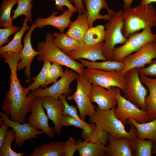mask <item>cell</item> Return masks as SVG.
Segmentation results:
<instances>
[{
    "label": "cell",
    "instance_id": "7402d4cb",
    "mask_svg": "<svg viewBox=\"0 0 156 156\" xmlns=\"http://www.w3.org/2000/svg\"><path fill=\"white\" fill-rule=\"evenodd\" d=\"M69 28L65 34L69 37L83 44L84 36L89 28L86 10L79 14L75 21L71 22Z\"/></svg>",
    "mask_w": 156,
    "mask_h": 156
},
{
    "label": "cell",
    "instance_id": "f6af8a7d",
    "mask_svg": "<svg viewBox=\"0 0 156 156\" xmlns=\"http://www.w3.org/2000/svg\"><path fill=\"white\" fill-rule=\"evenodd\" d=\"M124 2V4L123 7V9L126 10L131 8V4L134 0H123Z\"/></svg>",
    "mask_w": 156,
    "mask_h": 156
},
{
    "label": "cell",
    "instance_id": "1f68e13d",
    "mask_svg": "<svg viewBox=\"0 0 156 156\" xmlns=\"http://www.w3.org/2000/svg\"><path fill=\"white\" fill-rule=\"evenodd\" d=\"M105 27L102 25L90 27L84 36L83 44L92 45L103 42L104 39Z\"/></svg>",
    "mask_w": 156,
    "mask_h": 156
},
{
    "label": "cell",
    "instance_id": "74e56055",
    "mask_svg": "<svg viewBox=\"0 0 156 156\" xmlns=\"http://www.w3.org/2000/svg\"><path fill=\"white\" fill-rule=\"evenodd\" d=\"M66 97L65 95L63 94L61 95L59 99L62 102L64 106L62 115L69 116L78 120L83 121L77 114L78 110L77 107L73 105H70L66 101Z\"/></svg>",
    "mask_w": 156,
    "mask_h": 156
},
{
    "label": "cell",
    "instance_id": "4316f807",
    "mask_svg": "<svg viewBox=\"0 0 156 156\" xmlns=\"http://www.w3.org/2000/svg\"><path fill=\"white\" fill-rule=\"evenodd\" d=\"M62 124L64 126H73L82 129V137L85 140L87 141L92 137L96 127L95 123L88 124L69 116H62Z\"/></svg>",
    "mask_w": 156,
    "mask_h": 156
},
{
    "label": "cell",
    "instance_id": "d4e9b609",
    "mask_svg": "<svg viewBox=\"0 0 156 156\" xmlns=\"http://www.w3.org/2000/svg\"><path fill=\"white\" fill-rule=\"evenodd\" d=\"M64 142L61 141L51 142L36 146L32 152L26 156H64Z\"/></svg>",
    "mask_w": 156,
    "mask_h": 156
},
{
    "label": "cell",
    "instance_id": "d590c367",
    "mask_svg": "<svg viewBox=\"0 0 156 156\" xmlns=\"http://www.w3.org/2000/svg\"><path fill=\"white\" fill-rule=\"evenodd\" d=\"M15 138L14 130L12 129L8 130L3 144L0 148V156H23L26 155L25 153H17L12 149L11 144Z\"/></svg>",
    "mask_w": 156,
    "mask_h": 156
},
{
    "label": "cell",
    "instance_id": "6da1fadb",
    "mask_svg": "<svg viewBox=\"0 0 156 156\" xmlns=\"http://www.w3.org/2000/svg\"><path fill=\"white\" fill-rule=\"evenodd\" d=\"M3 62L8 64L10 71L9 90L6 92L1 110L12 121L25 122L27 115L31 112V105L35 97L29 89L22 86L17 75L18 64L21 60V52H9L1 55Z\"/></svg>",
    "mask_w": 156,
    "mask_h": 156
},
{
    "label": "cell",
    "instance_id": "8992f818",
    "mask_svg": "<svg viewBox=\"0 0 156 156\" xmlns=\"http://www.w3.org/2000/svg\"><path fill=\"white\" fill-rule=\"evenodd\" d=\"M83 74L92 84L109 90L119 88L125 92L127 86L126 74L121 71H106L94 68L84 69Z\"/></svg>",
    "mask_w": 156,
    "mask_h": 156
},
{
    "label": "cell",
    "instance_id": "7dc6e473",
    "mask_svg": "<svg viewBox=\"0 0 156 156\" xmlns=\"http://www.w3.org/2000/svg\"><path fill=\"white\" fill-rule=\"evenodd\" d=\"M152 153L153 154H156V143L154 142L153 149Z\"/></svg>",
    "mask_w": 156,
    "mask_h": 156
},
{
    "label": "cell",
    "instance_id": "9c48e42d",
    "mask_svg": "<svg viewBox=\"0 0 156 156\" xmlns=\"http://www.w3.org/2000/svg\"><path fill=\"white\" fill-rule=\"evenodd\" d=\"M125 74L127 86L124 97L138 108L146 111L145 100L147 90L140 80L137 68L132 69Z\"/></svg>",
    "mask_w": 156,
    "mask_h": 156
},
{
    "label": "cell",
    "instance_id": "d6986e66",
    "mask_svg": "<svg viewBox=\"0 0 156 156\" xmlns=\"http://www.w3.org/2000/svg\"><path fill=\"white\" fill-rule=\"evenodd\" d=\"M63 12L62 14L58 16H56L58 14L56 12L46 18L38 17L33 24L38 28H42L46 25L52 26L57 29L61 33H63L65 29L69 26L73 13L68 9Z\"/></svg>",
    "mask_w": 156,
    "mask_h": 156
},
{
    "label": "cell",
    "instance_id": "d6a6232c",
    "mask_svg": "<svg viewBox=\"0 0 156 156\" xmlns=\"http://www.w3.org/2000/svg\"><path fill=\"white\" fill-rule=\"evenodd\" d=\"M18 0H2L0 7V26L4 28L13 25L11 12Z\"/></svg>",
    "mask_w": 156,
    "mask_h": 156
},
{
    "label": "cell",
    "instance_id": "8fae6325",
    "mask_svg": "<svg viewBox=\"0 0 156 156\" xmlns=\"http://www.w3.org/2000/svg\"><path fill=\"white\" fill-rule=\"evenodd\" d=\"M120 89L117 88L116 96L117 100V107L115 108V116L125 125L129 118L135 119L141 123L150 121L146 111L140 109L122 96Z\"/></svg>",
    "mask_w": 156,
    "mask_h": 156
},
{
    "label": "cell",
    "instance_id": "9a60e30c",
    "mask_svg": "<svg viewBox=\"0 0 156 156\" xmlns=\"http://www.w3.org/2000/svg\"><path fill=\"white\" fill-rule=\"evenodd\" d=\"M117 87H112L109 90L92 83L90 98L92 103H95L98 108L103 110H108L112 108L117 104L116 96Z\"/></svg>",
    "mask_w": 156,
    "mask_h": 156
},
{
    "label": "cell",
    "instance_id": "2e32d148",
    "mask_svg": "<svg viewBox=\"0 0 156 156\" xmlns=\"http://www.w3.org/2000/svg\"><path fill=\"white\" fill-rule=\"evenodd\" d=\"M86 9L90 27L97 20H109L114 12L110 9L105 0H82Z\"/></svg>",
    "mask_w": 156,
    "mask_h": 156
},
{
    "label": "cell",
    "instance_id": "44dd1931",
    "mask_svg": "<svg viewBox=\"0 0 156 156\" xmlns=\"http://www.w3.org/2000/svg\"><path fill=\"white\" fill-rule=\"evenodd\" d=\"M107 140L109 142L106 146L107 155L111 156L133 155L130 139L125 138H116L107 133Z\"/></svg>",
    "mask_w": 156,
    "mask_h": 156
},
{
    "label": "cell",
    "instance_id": "277c9868",
    "mask_svg": "<svg viewBox=\"0 0 156 156\" xmlns=\"http://www.w3.org/2000/svg\"><path fill=\"white\" fill-rule=\"evenodd\" d=\"M54 38L53 34L47 33L45 41L38 43L37 50L40 53L37 57V60L57 63L73 70L79 75H83L84 67L81 63L71 58L55 45L53 42Z\"/></svg>",
    "mask_w": 156,
    "mask_h": 156
},
{
    "label": "cell",
    "instance_id": "83f0119b",
    "mask_svg": "<svg viewBox=\"0 0 156 156\" xmlns=\"http://www.w3.org/2000/svg\"><path fill=\"white\" fill-rule=\"evenodd\" d=\"M27 20L25 17L21 29L15 33L12 40L6 45L0 47V55L9 52H21L23 47L21 41L22 37L25 31L30 28L27 25Z\"/></svg>",
    "mask_w": 156,
    "mask_h": 156
},
{
    "label": "cell",
    "instance_id": "bcb514c9",
    "mask_svg": "<svg viewBox=\"0 0 156 156\" xmlns=\"http://www.w3.org/2000/svg\"><path fill=\"white\" fill-rule=\"evenodd\" d=\"M156 2V0H142L140 5H144L151 4L152 3Z\"/></svg>",
    "mask_w": 156,
    "mask_h": 156
},
{
    "label": "cell",
    "instance_id": "ab89813d",
    "mask_svg": "<svg viewBox=\"0 0 156 156\" xmlns=\"http://www.w3.org/2000/svg\"><path fill=\"white\" fill-rule=\"evenodd\" d=\"M139 75L156 78V59H154L146 67L137 68Z\"/></svg>",
    "mask_w": 156,
    "mask_h": 156
},
{
    "label": "cell",
    "instance_id": "52a82bcc",
    "mask_svg": "<svg viewBox=\"0 0 156 156\" xmlns=\"http://www.w3.org/2000/svg\"><path fill=\"white\" fill-rule=\"evenodd\" d=\"M77 89L74 93L68 96L67 99L74 100L76 103L79 116L85 121L86 116L89 117L96 112V107L92 102L90 94L92 83L83 75H79L76 79Z\"/></svg>",
    "mask_w": 156,
    "mask_h": 156
},
{
    "label": "cell",
    "instance_id": "7c38bea8",
    "mask_svg": "<svg viewBox=\"0 0 156 156\" xmlns=\"http://www.w3.org/2000/svg\"><path fill=\"white\" fill-rule=\"evenodd\" d=\"M156 58V43L155 41L148 42L125 58L123 61L125 66L121 71L126 74L132 69L144 68Z\"/></svg>",
    "mask_w": 156,
    "mask_h": 156
},
{
    "label": "cell",
    "instance_id": "5bb4252c",
    "mask_svg": "<svg viewBox=\"0 0 156 156\" xmlns=\"http://www.w3.org/2000/svg\"><path fill=\"white\" fill-rule=\"evenodd\" d=\"M0 119L7 123L14 131L15 148L22 147L26 140H29L34 143L32 138H38V135L44 133L42 130L36 129L27 123L21 124L12 121L8 115L2 111H0Z\"/></svg>",
    "mask_w": 156,
    "mask_h": 156
},
{
    "label": "cell",
    "instance_id": "f546056e",
    "mask_svg": "<svg viewBox=\"0 0 156 156\" xmlns=\"http://www.w3.org/2000/svg\"><path fill=\"white\" fill-rule=\"evenodd\" d=\"M78 60L84 67L106 71H122L124 68L125 64L123 61L108 60L102 62L88 61L83 59Z\"/></svg>",
    "mask_w": 156,
    "mask_h": 156
},
{
    "label": "cell",
    "instance_id": "e0dca14e",
    "mask_svg": "<svg viewBox=\"0 0 156 156\" xmlns=\"http://www.w3.org/2000/svg\"><path fill=\"white\" fill-rule=\"evenodd\" d=\"M36 28L33 23H32L29 31L25 35L23 40V47L21 52V61L17 66V72L25 68L24 74L27 79L31 78V63L34 57L40 53L39 51H36L33 49L31 42V34Z\"/></svg>",
    "mask_w": 156,
    "mask_h": 156
},
{
    "label": "cell",
    "instance_id": "ee69618b",
    "mask_svg": "<svg viewBox=\"0 0 156 156\" xmlns=\"http://www.w3.org/2000/svg\"><path fill=\"white\" fill-rule=\"evenodd\" d=\"M70 2L74 4L75 7L77 10L79 14H82L85 10L82 0H70Z\"/></svg>",
    "mask_w": 156,
    "mask_h": 156
},
{
    "label": "cell",
    "instance_id": "60d3db41",
    "mask_svg": "<svg viewBox=\"0 0 156 156\" xmlns=\"http://www.w3.org/2000/svg\"><path fill=\"white\" fill-rule=\"evenodd\" d=\"M77 141L72 136H70L64 143L63 150L64 156H73L77 151Z\"/></svg>",
    "mask_w": 156,
    "mask_h": 156
},
{
    "label": "cell",
    "instance_id": "ac0fdd59",
    "mask_svg": "<svg viewBox=\"0 0 156 156\" xmlns=\"http://www.w3.org/2000/svg\"><path fill=\"white\" fill-rule=\"evenodd\" d=\"M42 97V105L46 109L49 119L52 121L54 125V128L55 133L60 135L63 126L62 117L64 105L59 99L56 100L48 96Z\"/></svg>",
    "mask_w": 156,
    "mask_h": 156
},
{
    "label": "cell",
    "instance_id": "7a4b0ae2",
    "mask_svg": "<svg viewBox=\"0 0 156 156\" xmlns=\"http://www.w3.org/2000/svg\"><path fill=\"white\" fill-rule=\"evenodd\" d=\"M122 32L128 38L131 34L148 27L156 26V10L151 4L131 8L122 14Z\"/></svg>",
    "mask_w": 156,
    "mask_h": 156
},
{
    "label": "cell",
    "instance_id": "484cf974",
    "mask_svg": "<svg viewBox=\"0 0 156 156\" xmlns=\"http://www.w3.org/2000/svg\"><path fill=\"white\" fill-rule=\"evenodd\" d=\"M127 123L133 125L136 128L137 137L142 139H148L156 143V118L148 122L139 123L133 118L127 120Z\"/></svg>",
    "mask_w": 156,
    "mask_h": 156
},
{
    "label": "cell",
    "instance_id": "836d02e7",
    "mask_svg": "<svg viewBox=\"0 0 156 156\" xmlns=\"http://www.w3.org/2000/svg\"><path fill=\"white\" fill-rule=\"evenodd\" d=\"M51 62L45 61L42 66L41 71L35 77L27 79L25 82L28 83L32 80L34 81L30 84L27 87L32 92L40 88H47L46 84V78L47 70L51 65Z\"/></svg>",
    "mask_w": 156,
    "mask_h": 156
},
{
    "label": "cell",
    "instance_id": "8d00e7d4",
    "mask_svg": "<svg viewBox=\"0 0 156 156\" xmlns=\"http://www.w3.org/2000/svg\"><path fill=\"white\" fill-rule=\"evenodd\" d=\"M64 72L62 65L56 62L52 63L47 70V85L56 82L59 77H61L63 75Z\"/></svg>",
    "mask_w": 156,
    "mask_h": 156
},
{
    "label": "cell",
    "instance_id": "ba28073f",
    "mask_svg": "<svg viewBox=\"0 0 156 156\" xmlns=\"http://www.w3.org/2000/svg\"><path fill=\"white\" fill-rule=\"evenodd\" d=\"M152 28L148 27L140 32L131 34L122 45L115 47L113 53V60L123 61L127 56L138 51L145 44L154 41L155 34L152 31Z\"/></svg>",
    "mask_w": 156,
    "mask_h": 156
},
{
    "label": "cell",
    "instance_id": "b9f144b4",
    "mask_svg": "<svg viewBox=\"0 0 156 156\" xmlns=\"http://www.w3.org/2000/svg\"><path fill=\"white\" fill-rule=\"evenodd\" d=\"M51 1V0H46ZM55 5L58 10L63 11V7L66 6L73 13L77 11L76 8L72 4L70 0H54Z\"/></svg>",
    "mask_w": 156,
    "mask_h": 156
},
{
    "label": "cell",
    "instance_id": "5b68a950",
    "mask_svg": "<svg viewBox=\"0 0 156 156\" xmlns=\"http://www.w3.org/2000/svg\"><path fill=\"white\" fill-rule=\"evenodd\" d=\"M123 12L121 10L114 12L105 24L103 53L106 60H114L113 53L115 46L118 44H124L127 39L122 32L124 25Z\"/></svg>",
    "mask_w": 156,
    "mask_h": 156
},
{
    "label": "cell",
    "instance_id": "c3c4849f",
    "mask_svg": "<svg viewBox=\"0 0 156 156\" xmlns=\"http://www.w3.org/2000/svg\"><path fill=\"white\" fill-rule=\"evenodd\" d=\"M154 41L156 43V34H155V39Z\"/></svg>",
    "mask_w": 156,
    "mask_h": 156
},
{
    "label": "cell",
    "instance_id": "cb8c5ba5",
    "mask_svg": "<svg viewBox=\"0 0 156 156\" xmlns=\"http://www.w3.org/2000/svg\"><path fill=\"white\" fill-rule=\"evenodd\" d=\"M77 151L80 156H105L107 155L105 145L100 142L93 143L81 139L77 141Z\"/></svg>",
    "mask_w": 156,
    "mask_h": 156
},
{
    "label": "cell",
    "instance_id": "7bdbcfd3",
    "mask_svg": "<svg viewBox=\"0 0 156 156\" xmlns=\"http://www.w3.org/2000/svg\"><path fill=\"white\" fill-rule=\"evenodd\" d=\"M0 148H1L6 135L8 131L10 126L4 121L0 124Z\"/></svg>",
    "mask_w": 156,
    "mask_h": 156
},
{
    "label": "cell",
    "instance_id": "f1b7e54d",
    "mask_svg": "<svg viewBox=\"0 0 156 156\" xmlns=\"http://www.w3.org/2000/svg\"><path fill=\"white\" fill-rule=\"evenodd\" d=\"M53 34L54 37L53 40L54 44L66 54L76 50L81 44L79 42L65 34L54 31Z\"/></svg>",
    "mask_w": 156,
    "mask_h": 156
},
{
    "label": "cell",
    "instance_id": "f35d334b",
    "mask_svg": "<svg viewBox=\"0 0 156 156\" xmlns=\"http://www.w3.org/2000/svg\"><path fill=\"white\" fill-rule=\"evenodd\" d=\"M21 29L18 26L12 25L11 27L0 29V46L10 42L9 37L13 34L19 31Z\"/></svg>",
    "mask_w": 156,
    "mask_h": 156
},
{
    "label": "cell",
    "instance_id": "4fadbf2b",
    "mask_svg": "<svg viewBox=\"0 0 156 156\" xmlns=\"http://www.w3.org/2000/svg\"><path fill=\"white\" fill-rule=\"evenodd\" d=\"M42 97H35L31 105V113L27 123L36 129L42 130L51 138L55 136V132L54 128L49 124V118L42 105Z\"/></svg>",
    "mask_w": 156,
    "mask_h": 156
},
{
    "label": "cell",
    "instance_id": "3957f363",
    "mask_svg": "<svg viewBox=\"0 0 156 156\" xmlns=\"http://www.w3.org/2000/svg\"><path fill=\"white\" fill-rule=\"evenodd\" d=\"M115 106L106 110L96 108L95 113L89 117V122L95 123L97 126L116 138H125L131 139L137 137V132L134 126L129 124L130 129L129 131H127L125 125L115 116L114 112Z\"/></svg>",
    "mask_w": 156,
    "mask_h": 156
},
{
    "label": "cell",
    "instance_id": "4dcf8cb0",
    "mask_svg": "<svg viewBox=\"0 0 156 156\" xmlns=\"http://www.w3.org/2000/svg\"><path fill=\"white\" fill-rule=\"evenodd\" d=\"M133 155L151 156L154 142L148 139H142L137 137L130 139Z\"/></svg>",
    "mask_w": 156,
    "mask_h": 156
},
{
    "label": "cell",
    "instance_id": "ffe728a7",
    "mask_svg": "<svg viewBox=\"0 0 156 156\" xmlns=\"http://www.w3.org/2000/svg\"><path fill=\"white\" fill-rule=\"evenodd\" d=\"M104 44L103 42L92 45L81 44L77 49L67 54L75 60L85 59L92 62L98 60L105 61L106 60L103 53Z\"/></svg>",
    "mask_w": 156,
    "mask_h": 156
},
{
    "label": "cell",
    "instance_id": "e575fe53",
    "mask_svg": "<svg viewBox=\"0 0 156 156\" xmlns=\"http://www.w3.org/2000/svg\"><path fill=\"white\" fill-rule=\"evenodd\" d=\"M33 0H18V6L16 9L12 12L14 14L12 18L13 20L18 16L24 15L29 22L32 23L31 10L33 4L32 3Z\"/></svg>",
    "mask_w": 156,
    "mask_h": 156
},
{
    "label": "cell",
    "instance_id": "30bf717a",
    "mask_svg": "<svg viewBox=\"0 0 156 156\" xmlns=\"http://www.w3.org/2000/svg\"><path fill=\"white\" fill-rule=\"evenodd\" d=\"M68 68L66 67L64 74L59 80L49 87L44 89L40 88L32 91L31 93L32 96L39 97L48 96L58 100L62 95H65L66 97L70 95L72 91L70 84L73 81L76 79L79 74Z\"/></svg>",
    "mask_w": 156,
    "mask_h": 156
},
{
    "label": "cell",
    "instance_id": "603a6c76",
    "mask_svg": "<svg viewBox=\"0 0 156 156\" xmlns=\"http://www.w3.org/2000/svg\"><path fill=\"white\" fill-rule=\"evenodd\" d=\"M140 80L145 85L149 91V94L146 97L145 102L146 111L150 121L156 118V78H151L144 76H139Z\"/></svg>",
    "mask_w": 156,
    "mask_h": 156
}]
</instances>
